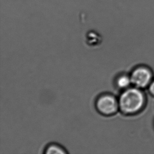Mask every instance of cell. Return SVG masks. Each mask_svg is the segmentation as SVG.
I'll return each instance as SVG.
<instances>
[{"mask_svg": "<svg viewBox=\"0 0 154 154\" xmlns=\"http://www.w3.org/2000/svg\"><path fill=\"white\" fill-rule=\"evenodd\" d=\"M144 97L137 88H129L121 94L119 100V108L125 114H131L140 110L144 105Z\"/></svg>", "mask_w": 154, "mask_h": 154, "instance_id": "obj_1", "label": "cell"}, {"mask_svg": "<svg viewBox=\"0 0 154 154\" xmlns=\"http://www.w3.org/2000/svg\"><path fill=\"white\" fill-rule=\"evenodd\" d=\"M95 107L100 114L109 116L114 114L119 108V100L114 95L103 93L97 97L95 101Z\"/></svg>", "mask_w": 154, "mask_h": 154, "instance_id": "obj_2", "label": "cell"}, {"mask_svg": "<svg viewBox=\"0 0 154 154\" xmlns=\"http://www.w3.org/2000/svg\"><path fill=\"white\" fill-rule=\"evenodd\" d=\"M131 84L138 88H145L150 83L152 74L150 71L143 67L136 69L131 76Z\"/></svg>", "mask_w": 154, "mask_h": 154, "instance_id": "obj_3", "label": "cell"}, {"mask_svg": "<svg viewBox=\"0 0 154 154\" xmlns=\"http://www.w3.org/2000/svg\"><path fill=\"white\" fill-rule=\"evenodd\" d=\"M86 43L92 47L100 45L103 41L102 36L95 29L88 31L85 35Z\"/></svg>", "mask_w": 154, "mask_h": 154, "instance_id": "obj_4", "label": "cell"}, {"mask_svg": "<svg viewBox=\"0 0 154 154\" xmlns=\"http://www.w3.org/2000/svg\"><path fill=\"white\" fill-rule=\"evenodd\" d=\"M67 151L62 146L56 143H52L46 147L44 153L46 154H67Z\"/></svg>", "mask_w": 154, "mask_h": 154, "instance_id": "obj_5", "label": "cell"}, {"mask_svg": "<svg viewBox=\"0 0 154 154\" xmlns=\"http://www.w3.org/2000/svg\"><path fill=\"white\" fill-rule=\"evenodd\" d=\"M131 83V77H128L125 75H122L116 80V85L118 88L121 89H125L128 88Z\"/></svg>", "mask_w": 154, "mask_h": 154, "instance_id": "obj_6", "label": "cell"}, {"mask_svg": "<svg viewBox=\"0 0 154 154\" xmlns=\"http://www.w3.org/2000/svg\"><path fill=\"white\" fill-rule=\"evenodd\" d=\"M149 91L150 93L154 95V82H152L149 86Z\"/></svg>", "mask_w": 154, "mask_h": 154, "instance_id": "obj_7", "label": "cell"}]
</instances>
